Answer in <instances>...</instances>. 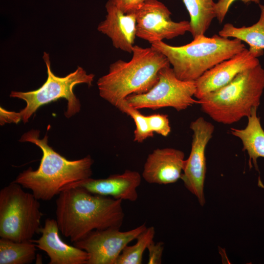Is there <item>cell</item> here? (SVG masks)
<instances>
[{
	"mask_svg": "<svg viewBox=\"0 0 264 264\" xmlns=\"http://www.w3.org/2000/svg\"><path fill=\"white\" fill-rule=\"evenodd\" d=\"M122 201L80 187L66 189L56 200L59 230L74 243L94 230L120 228L125 216Z\"/></svg>",
	"mask_w": 264,
	"mask_h": 264,
	"instance_id": "obj_1",
	"label": "cell"
},
{
	"mask_svg": "<svg viewBox=\"0 0 264 264\" xmlns=\"http://www.w3.org/2000/svg\"><path fill=\"white\" fill-rule=\"evenodd\" d=\"M40 132L31 130L21 137V142H29L39 147L43 155L38 168L31 167L22 172L13 182L30 190L38 200L47 201L59 195L66 187L91 177L93 160L90 155L69 160L48 144L46 134L39 138Z\"/></svg>",
	"mask_w": 264,
	"mask_h": 264,
	"instance_id": "obj_2",
	"label": "cell"
},
{
	"mask_svg": "<svg viewBox=\"0 0 264 264\" xmlns=\"http://www.w3.org/2000/svg\"><path fill=\"white\" fill-rule=\"evenodd\" d=\"M132 53L130 61L111 64L97 82L100 97L116 108L131 94L148 92L157 81L160 70L170 65L166 57L152 46L135 45Z\"/></svg>",
	"mask_w": 264,
	"mask_h": 264,
	"instance_id": "obj_3",
	"label": "cell"
},
{
	"mask_svg": "<svg viewBox=\"0 0 264 264\" xmlns=\"http://www.w3.org/2000/svg\"><path fill=\"white\" fill-rule=\"evenodd\" d=\"M151 44L166 57L176 76L183 81H196L209 69L245 48L238 39L230 40L218 35L210 37L200 35L181 46L171 45L163 41Z\"/></svg>",
	"mask_w": 264,
	"mask_h": 264,
	"instance_id": "obj_4",
	"label": "cell"
},
{
	"mask_svg": "<svg viewBox=\"0 0 264 264\" xmlns=\"http://www.w3.org/2000/svg\"><path fill=\"white\" fill-rule=\"evenodd\" d=\"M264 89V69L260 64L238 75L226 85L198 100L213 120L229 125L249 116L258 108Z\"/></svg>",
	"mask_w": 264,
	"mask_h": 264,
	"instance_id": "obj_5",
	"label": "cell"
},
{
	"mask_svg": "<svg viewBox=\"0 0 264 264\" xmlns=\"http://www.w3.org/2000/svg\"><path fill=\"white\" fill-rule=\"evenodd\" d=\"M22 188L12 181L0 191V237L17 242L31 241L42 227L39 200Z\"/></svg>",
	"mask_w": 264,
	"mask_h": 264,
	"instance_id": "obj_6",
	"label": "cell"
},
{
	"mask_svg": "<svg viewBox=\"0 0 264 264\" xmlns=\"http://www.w3.org/2000/svg\"><path fill=\"white\" fill-rule=\"evenodd\" d=\"M45 64L47 77L46 81L38 89L29 91H12L10 97L24 101L25 107L19 112L21 120L25 123L41 107L57 101L60 98L67 101L65 115L70 118L81 110L79 100L74 93V88L80 84L92 86L94 74L87 73L82 67L78 66L75 71L64 77L55 75L51 68L49 54L44 52L43 56Z\"/></svg>",
	"mask_w": 264,
	"mask_h": 264,
	"instance_id": "obj_7",
	"label": "cell"
},
{
	"mask_svg": "<svg viewBox=\"0 0 264 264\" xmlns=\"http://www.w3.org/2000/svg\"><path fill=\"white\" fill-rule=\"evenodd\" d=\"M196 91L195 81L179 79L169 65L160 70L157 81L148 92L131 94L125 100L129 105L138 110L172 107L179 111L198 104V100L193 98Z\"/></svg>",
	"mask_w": 264,
	"mask_h": 264,
	"instance_id": "obj_8",
	"label": "cell"
},
{
	"mask_svg": "<svg viewBox=\"0 0 264 264\" xmlns=\"http://www.w3.org/2000/svg\"><path fill=\"white\" fill-rule=\"evenodd\" d=\"M147 227L143 223L126 231L115 228L94 230L73 244L88 253L87 264H115L124 247Z\"/></svg>",
	"mask_w": 264,
	"mask_h": 264,
	"instance_id": "obj_9",
	"label": "cell"
},
{
	"mask_svg": "<svg viewBox=\"0 0 264 264\" xmlns=\"http://www.w3.org/2000/svg\"><path fill=\"white\" fill-rule=\"evenodd\" d=\"M136 37L150 44L171 39L190 31V22L172 20L169 9L158 0H147L135 12Z\"/></svg>",
	"mask_w": 264,
	"mask_h": 264,
	"instance_id": "obj_10",
	"label": "cell"
},
{
	"mask_svg": "<svg viewBox=\"0 0 264 264\" xmlns=\"http://www.w3.org/2000/svg\"><path fill=\"white\" fill-rule=\"evenodd\" d=\"M193 132L191 150L185 160L181 179L186 188L198 198L199 203H205L204 184L206 172L205 151L212 137L214 125L200 117L190 125Z\"/></svg>",
	"mask_w": 264,
	"mask_h": 264,
	"instance_id": "obj_11",
	"label": "cell"
},
{
	"mask_svg": "<svg viewBox=\"0 0 264 264\" xmlns=\"http://www.w3.org/2000/svg\"><path fill=\"white\" fill-rule=\"evenodd\" d=\"M258 58L248 49L235 54L206 71L195 81L194 96L198 100L226 85L240 73L259 65Z\"/></svg>",
	"mask_w": 264,
	"mask_h": 264,
	"instance_id": "obj_12",
	"label": "cell"
},
{
	"mask_svg": "<svg viewBox=\"0 0 264 264\" xmlns=\"http://www.w3.org/2000/svg\"><path fill=\"white\" fill-rule=\"evenodd\" d=\"M141 182V176L138 172L126 170L122 174L112 175L106 178L90 177L71 184L65 189L80 187L94 194L135 201L138 198L137 189Z\"/></svg>",
	"mask_w": 264,
	"mask_h": 264,
	"instance_id": "obj_13",
	"label": "cell"
},
{
	"mask_svg": "<svg viewBox=\"0 0 264 264\" xmlns=\"http://www.w3.org/2000/svg\"><path fill=\"white\" fill-rule=\"evenodd\" d=\"M184 153L172 148H157L144 163L142 177L148 183L166 185L181 178L185 159Z\"/></svg>",
	"mask_w": 264,
	"mask_h": 264,
	"instance_id": "obj_14",
	"label": "cell"
},
{
	"mask_svg": "<svg viewBox=\"0 0 264 264\" xmlns=\"http://www.w3.org/2000/svg\"><path fill=\"white\" fill-rule=\"evenodd\" d=\"M105 7L106 19L99 24L97 30L110 39L114 47L132 53L136 37L135 12H124L114 0H109Z\"/></svg>",
	"mask_w": 264,
	"mask_h": 264,
	"instance_id": "obj_15",
	"label": "cell"
},
{
	"mask_svg": "<svg viewBox=\"0 0 264 264\" xmlns=\"http://www.w3.org/2000/svg\"><path fill=\"white\" fill-rule=\"evenodd\" d=\"M59 231L56 219L47 218L41 229V236L31 241L47 254L49 264H87L88 253L66 244L60 238Z\"/></svg>",
	"mask_w": 264,
	"mask_h": 264,
	"instance_id": "obj_16",
	"label": "cell"
},
{
	"mask_svg": "<svg viewBox=\"0 0 264 264\" xmlns=\"http://www.w3.org/2000/svg\"><path fill=\"white\" fill-rule=\"evenodd\" d=\"M258 108H254L250 115L247 117L248 123L243 129L231 128L230 132L239 138L243 145V151H246L249 156V164L251 167V161L258 170L257 159L264 158V130L260 118L257 116Z\"/></svg>",
	"mask_w": 264,
	"mask_h": 264,
	"instance_id": "obj_17",
	"label": "cell"
},
{
	"mask_svg": "<svg viewBox=\"0 0 264 264\" xmlns=\"http://www.w3.org/2000/svg\"><path fill=\"white\" fill-rule=\"evenodd\" d=\"M261 14L259 20L249 26L237 27L232 24H225L219 32V35L229 38L232 37L247 43L249 50L258 58L264 54V5H260Z\"/></svg>",
	"mask_w": 264,
	"mask_h": 264,
	"instance_id": "obj_18",
	"label": "cell"
},
{
	"mask_svg": "<svg viewBox=\"0 0 264 264\" xmlns=\"http://www.w3.org/2000/svg\"><path fill=\"white\" fill-rule=\"evenodd\" d=\"M190 16V32L193 38L204 34L216 18L214 0H182Z\"/></svg>",
	"mask_w": 264,
	"mask_h": 264,
	"instance_id": "obj_19",
	"label": "cell"
},
{
	"mask_svg": "<svg viewBox=\"0 0 264 264\" xmlns=\"http://www.w3.org/2000/svg\"><path fill=\"white\" fill-rule=\"evenodd\" d=\"M36 245L31 241L17 242L0 238V264H29L36 257Z\"/></svg>",
	"mask_w": 264,
	"mask_h": 264,
	"instance_id": "obj_20",
	"label": "cell"
},
{
	"mask_svg": "<svg viewBox=\"0 0 264 264\" xmlns=\"http://www.w3.org/2000/svg\"><path fill=\"white\" fill-rule=\"evenodd\" d=\"M154 227L150 226L143 231L136 239L132 245H126L117 259L115 264H141L143 255L149 243L154 240Z\"/></svg>",
	"mask_w": 264,
	"mask_h": 264,
	"instance_id": "obj_21",
	"label": "cell"
},
{
	"mask_svg": "<svg viewBox=\"0 0 264 264\" xmlns=\"http://www.w3.org/2000/svg\"><path fill=\"white\" fill-rule=\"evenodd\" d=\"M116 108L133 119L135 125L133 138L134 142L142 143L148 138L153 137L154 132L149 128L147 116L142 114L139 110L129 105L125 100L120 103Z\"/></svg>",
	"mask_w": 264,
	"mask_h": 264,
	"instance_id": "obj_22",
	"label": "cell"
},
{
	"mask_svg": "<svg viewBox=\"0 0 264 264\" xmlns=\"http://www.w3.org/2000/svg\"><path fill=\"white\" fill-rule=\"evenodd\" d=\"M149 128L153 132L166 137L171 132L168 116L166 114L155 113L147 115Z\"/></svg>",
	"mask_w": 264,
	"mask_h": 264,
	"instance_id": "obj_23",
	"label": "cell"
},
{
	"mask_svg": "<svg viewBox=\"0 0 264 264\" xmlns=\"http://www.w3.org/2000/svg\"><path fill=\"white\" fill-rule=\"evenodd\" d=\"M164 243L152 241L147 247L149 252L148 264H160L164 250Z\"/></svg>",
	"mask_w": 264,
	"mask_h": 264,
	"instance_id": "obj_24",
	"label": "cell"
},
{
	"mask_svg": "<svg viewBox=\"0 0 264 264\" xmlns=\"http://www.w3.org/2000/svg\"><path fill=\"white\" fill-rule=\"evenodd\" d=\"M236 0H219L215 4L216 18L220 23H221L226 15L229 7ZM244 3L253 2L259 3L260 0H240Z\"/></svg>",
	"mask_w": 264,
	"mask_h": 264,
	"instance_id": "obj_25",
	"label": "cell"
},
{
	"mask_svg": "<svg viewBox=\"0 0 264 264\" xmlns=\"http://www.w3.org/2000/svg\"><path fill=\"white\" fill-rule=\"evenodd\" d=\"M117 5L125 13L135 12L147 0H114Z\"/></svg>",
	"mask_w": 264,
	"mask_h": 264,
	"instance_id": "obj_26",
	"label": "cell"
},
{
	"mask_svg": "<svg viewBox=\"0 0 264 264\" xmlns=\"http://www.w3.org/2000/svg\"><path fill=\"white\" fill-rule=\"evenodd\" d=\"M21 120L19 112L9 111L0 107V125L5 123H14L17 124Z\"/></svg>",
	"mask_w": 264,
	"mask_h": 264,
	"instance_id": "obj_27",
	"label": "cell"
}]
</instances>
